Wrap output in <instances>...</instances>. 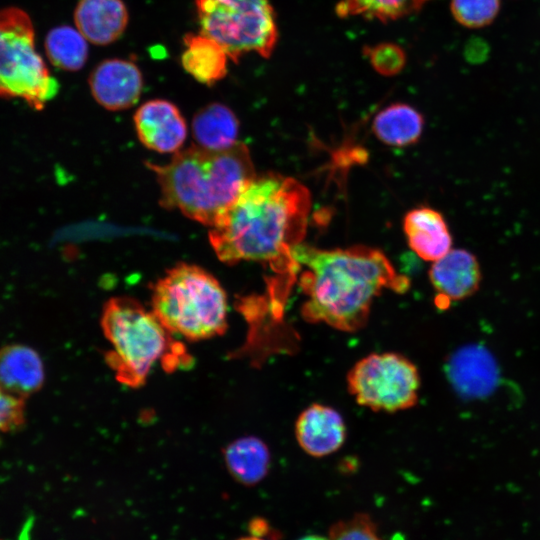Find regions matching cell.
Segmentation results:
<instances>
[{
	"label": "cell",
	"instance_id": "6da1fadb",
	"mask_svg": "<svg viewBox=\"0 0 540 540\" xmlns=\"http://www.w3.org/2000/svg\"><path fill=\"white\" fill-rule=\"evenodd\" d=\"M311 207L308 189L291 177H257L211 227L209 240L227 264L259 261L294 272L292 248L301 243Z\"/></svg>",
	"mask_w": 540,
	"mask_h": 540
},
{
	"label": "cell",
	"instance_id": "7a4b0ae2",
	"mask_svg": "<svg viewBox=\"0 0 540 540\" xmlns=\"http://www.w3.org/2000/svg\"><path fill=\"white\" fill-rule=\"evenodd\" d=\"M291 253L298 265L307 268L300 286L308 297L302 316L309 322L356 331L365 325L372 301L383 289L403 293L409 287L408 279L378 249L321 250L300 243Z\"/></svg>",
	"mask_w": 540,
	"mask_h": 540
},
{
	"label": "cell",
	"instance_id": "3957f363",
	"mask_svg": "<svg viewBox=\"0 0 540 540\" xmlns=\"http://www.w3.org/2000/svg\"><path fill=\"white\" fill-rule=\"evenodd\" d=\"M148 166L157 176L162 206L210 227L256 178L250 152L240 142L223 150L192 146L168 164Z\"/></svg>",
	"mask_w": 540,
	"mask_h": 540
},
{
	"label": "cell",
	"instance_id": "277c9868",
	"mask_svg": "<svg viewBox=\"0 0 540 540\" xmlns=\"http://www.w3.org/2000/svg\"><path fill=\"white\" fill-rule=\"evenodd\" d=\"M101 327L111 346L106 353L109 367L120 383L132 388L145 383L157 361L185 352L152 310L129 297L108 300Z\"/></svg>",
	"mask_w": 540,
	"mask_h": 540
},
{
	"label": "cell",
	"instance_id": "5b68a950",
	"mask_svg": "<svg viewBox=\"0 0 540 540\" xmlns=\"http://www.w3.org/2000/svg\"><path fill=\"white\" fill-rule=\"evenodd\" d=\"M151 310L172 333L198 341L227 329V296L218 280L204 269L178 264L152 289Z\"/></svg>",
	"mask_w": 540,
	"mask_h": 540
},
{
	"label": "cell",
	"instance_id": "8992f818",
	"mask_svg": "<svg viewBox=\"0 0 540 540\" xmlns=\"http://www.w3.org/2000/svg\"><path fill=\"white\" fill-rule=\"evenodd\" d=\"M59 90L35 46L29 15L20 8L0 10V97L20 98L43 109Z\"/></svg>",
	"mask_w": 540,
	"mask_h": 540
},
{
	"label": "cell",
	"instance_id": "52a82bcc",
	"mask_svg": "<svg viewBox=\"0 0 540 540\" xmlns=\"http://www.w3.org/2000/svg\"><path fill=\"white\" fill-rule=\"evenodd\" d=\"M201 32L237 62L244 54L268 58L277 43L278 30L269 0H196Z\"/></svg>",
	"mask_w": 540,
	"mask_h": 540
},
{
	"label": "cell",
	"instance_id": "ba28073f",
	"mask_svg": "<svg viewBox=\"0 0 540 540\" xmlns=\"http://www.w3.org/2000/svg\"><path fill=\"white\" fill-rule=\"evenodd\" d=\"M347 384L359 405L397 412L417 403L420 376L417 367L401 354L373 353L351 368Z\"/></svg>",
	"mask_w": 540,
	"mask_h": 540
},
{
	"label": "cell",
	"instance_id": "9c48e42d",
	"mask_svg": "<svg viewBox=\"0 0 540 540\" xmlns=\"http://www.w3.org/2000/svg\"><path fill=\"white\" fill-rule=\"evenodd\" d=\"M94 99L108 110H122L134 105L142 92L143 78L135 63L107 59L99 63L89 77Z\"/></svg>",
	"mask_w": 540,
	"mask_h": 540
},
{
	"label": "cell",
	"instance_id": "30bf717a",
	"mask_svg": "<svg viewBox=\"0 0 540 540\" xmlns=\"http://www.w3.org/2000/svg\"><path fill=\"white\" fill-rule=\"evenodd\" d=\"M134 123L142 144L160 153L177 152L187 135L186 123L179 109L162 99L141 105L134 115Z\"/></svg>",
	"mask_w": 540,
	"mask_h": 540
},
{
	"label": "cell",
	"instance_id": "8fae6325",
	"mask_svg": "<svg viewBox=\"0 0 540 540\" xmlns=\"http://www.w3.org/2000/svg\"><path fill=\"white\" fill-rule=\"evenodd\" d=\"M295 436L307 454L313 457L327 456L343 445L345 423L334 408L315 403L299 415L295 424Z\"/></svg>",
	"mask_w": 540,
	"mask_h": 540
},
{
	"label": "cell",
	"instance_id": "7c38bea8",
	"mask_svg": "<svg viewBox=\"0 0 540 540\" xmlns=\"http://www.w3.org/2000/svg\"><path fill=\"white\" fill-rule=\"evenodd\" d=\"M429 278L440 298L460 300L477 290L481 271L477 258L470 251L451 249L433 262Z\"/></svg>",
	"mask_w": 540,
	"mask_h": 540
},
{
	"label": "cell",
	"instance_id": "4fadbf2b",
	"mask_svg": "<svg viewBox=\"0 0 540 540\" xmlns=\"http://www.w3.org/2000/svg\"><path fill=\"white\" fill-rule=\"evenodd\" d=\"M44 382V367L38 353L25 345L0 349V389L24 400L36 393Z\"/></svg>",
	"mask_w": 540,
	"mask_h": 540
},
{
	"label": "cell",
	"instance_id": "5bb4252c",
	"mask_svg": "<svg viewBox=\"0 0 540 540\" xmlns=\"http://www.w3.org/2000/svg\"><path fill=\"white\" fill-rule=\"evenodd\" d=\"M128 11L122 0H80L74 22L87 41L107 45L117 40L128 24Z\"/></svg>",
	"mask_w": 540,
	"mask_h": 540
},
{
	"label": "cell",
	"instance_id": "9a60e30c",
	"mask_svg": "<svg viewBox=\"0 0 540 540\" xmlns=\"http://www.w3.org/2000/svg\"><path fill=\"white\" fill-rule=\"evenodd\" d=\"M409 247L422 259L436 261L451 250L452 237L440 212L429 207L409 211L403 221Z\"/></svg>",
	"mask_w": 540,
	"mask_h": 540
},
{
	"label": "cell",
	"instance_id": "2e32d148",
	"mask_svg": "<svg viewBox=\"0 0 540 540\" xmlns=\"http://www.w3.org/2000/svg\"><path fill=\"white\" fill-rule=\"evenodd\" d=\"M448 376L461 394L480 396L496 383L497 369L488 352L470 346L456 352L448 363Z\"/></svg>",
	"mask_w": 540,
	"mask_h": 540
},
{
	"label": "cell",
	"instance_id": "e0dca14e",
	"mask_svg": "<svg viewBox=\"0 0 540 540\" xmlns=\"http://www.w3.org/2000/svg\"><path fill=\"white\" fill-rule=\"evenodd\" d=\"M183 43L181 64L195 80L213 85L225 77L230 59L219 43L202 32L186 34Z\"/></svg>",
	"mask_w": 540,
	"mask_h": 540
},
{
	"label": "cell",
	"instance_id": "ac0fdd59",
	"mask_svg": "<svg viewBox=\"0 0 540 540\" xmlns=\"http://www.w3.org/2000/svg\"><path fill=\"white\" fill-rule=\"evenodd\" d=\"M423 127L422 115L404 103L385 107L375 116L372 123V131L377 139L393 147H405L416 143Z\"/></svg>",
	"mask_w": 540,
	"mask_h": 540
},
{
	"label": "cell",
	"instance_id": "d6986e66",
	"mask_svg": "<svg viewBox=\"0 0 540 540\" xmlns=\"http://www.w3.org/2000/svg\"><path fill=\"white\" fill-rule=\"evenodd\" d=\"M238 129L235 114L221 103L203 107L192 122L193 136L198 146L210 150H223L236 144Z\"/></svg>",
	"mask_w": 540,
	"mask_h": 540
},
{
	"label": "cell",
	"instance_id": "ffe728a7",
	"mask_svg": "<svg viewBox=\"0 0 540 540\" xmlns=\"http://www.w3.org/2000/svg\"><path fill=\"white\" fill-rule=\"evenodd\" d=\"M224 459L233 478L246 486L259 483L269 471V449L256 437H243L230 443Z\"/></svg>",
	"mask_w": 540,
	"mask_h": 540
},
{
	"label": "cell",
	"instance_id": "44dd1931",
	"mask_svg": "<svg viewBox=\"0 0 540 540\" xmlns=\"http://www.w3.org/2000/svg\"><path fill=\"white\" fill-rule=\"evenodd\" d=\"M45 51L49 61L65 71L80 70L88 58L86 38L67 25L53 28L45 39Z\"/></svg>",
	"mask_w": 540,
	"mask_h": 540
},
{
	"label": "cell",
	"instance_id": "7402d4cb",
	"mask_svg": "<svg viewBox=\"0 0 540 540\" xmlns=\"http://www.w3.org/2000/svg\"><path fill=\"white\" fill-rule=\"evenodd\" d=\"M429 0H340V17L360 16L382 22L393 21L418 11Z\"/></svg>",
	"mask_w": 540,
	"mask_h": 540
},
{
	"label": "cell",
	"instance_id": "603a6c76",
	"mask_svg": "<svg viewBox=\"0 0 540 540\" xmlns=\"http://www.w3.org/2000/svg\"><path fill=\"white\" fill-rule=\"evenodd\" d=\"M500 0H451L455 20L468 28L489 25L497 16Z\"/></svg>",
	"mask_w": 540,
	"mask_h": 540
},
{
	"label": "cell",
	"instance_id": "cb8c5ba5",
	"mask_svg": "<svg viewBox=\"0 0 540 540\" xmlns=\"http://www.w3.org/2000/svg\"><path fill=\"white\" fill-rule=\"evenodd\" d=\"M331 540H382L372 517L367 513H356L346 520L334 523L329 529Z\"/></svg>",
	"mask_w": 540,
	"mask_h": 540
},
{
	"label": "cell",
	"instance_id": "d4e9b609",
	"mask_svg": "<svg viewBox=\"0 0 540 540\" xmlns=\"http://www.w3.org/2000/svg\"><path fill=\"white\" fill-rule=\"evenodd\" d=\"M365 54L372 67L381 75L392 76L399 73L406 61L404 50L393 43H381L366 48Z\"/></svg>",
	"mask_w": 540,
	"mask_h": 540
},
{
	"label": "cell",
	"instance_id": "484cf974",
	"mask_svg": "<svg viewBox=\"0 0 540 540\" xmlns=\"http://www.w3.org/2000/svg\"><path fill=\"white\" fill-rule=\"evenodd\" d=\"M24 400L0 389V434L18 429L24 423Z\"/></svg>",
	"mask_w": 540,
	"mask_h": 540
},
{
	"label": "cell",
	"instance_id": "4316f807",
	"mask_svg": "<svg viewBox=\"0 0 540 540\" xmlns=\"http://www.w3.org/2000/svg\"><path fill=\"white\" fill-rule=\"evenodd\" d=\"M251 535L263 537V535L269 534V526L265 520L254 519L250 523Z\"/></svg>",
	"mask_w": 540,
	"mask_h": 540
},
{
	"label": "cell",
	"instance_id": "83f0119b",
	"mask_svg": "<svg viewBox=\"0 0 540 540\" xmlns=\"http://www.w3.org/2000/svg\"><path fill=\"white\" fill-rule=\"evenodd\" d=\"M297 540H331L329 537H323L320 535H306Z\"/></svg>",
	"mask_w": 540,
	"mask_h": 540
},
{
	"label": "cell",
	"instance_id": "f1b7e54d",
	"mask_svg": "<svg viewBox=\"0 0 540 540\" xmlns=\"http://www.w3.org/2000/svg\"><path fill=\"white\" fill-rule=\"evenodd\" d=\"M237 540H264V539L262 537L249 535V536H246V537H241V538H239Z\"/></svg>",
	"mask_w": 540,
	"mask_h": 540
}]
</instances>
